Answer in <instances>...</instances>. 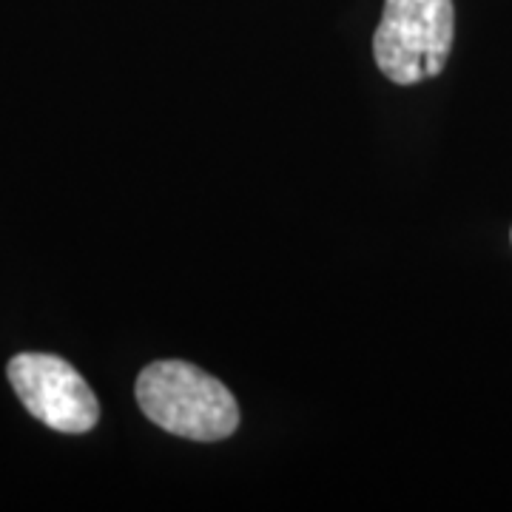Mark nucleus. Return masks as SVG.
Returning <instances> with one entry per match:
<instances>
[{"instance_id":"obj_2","label":"nucleus","mask_w":512,"mask_h":512,"mask_svg":"<svg viewBox=\"0 0 512 512\" xmlns=\"http://www.w3.org/2000/svg\"><path fill=\"white\" fill-rule=\"evenodd\" d=\"M456 40L453 0H384L373 35L376 66L399 86L439 77Z\"/></svg>"},{"instance_id":"obj_1","label":"nucleus","mask_w":512,"mask_h":512,"mask_svg":"<svg viewBox=\"0 0 512 512\" xmlns=\"http://www.w3.org/2000/svg\"><path fill=\"white\" fill-rule=\"evenodd\" d=\"M134 390L148 419L180 439L220 441L239 427L234 393L211 373L180 359L148 365Z\"/></svg>"},{"instance_id":"obj_3","label":"nucleus","mask_w":512,"mask_h":512,"mask_svg":"<svg viewBox=\"0 0 512 512\" xmlns=\"http://www.w3.org/2000/svg\"><path fill=\"white\" fill-rule=\"evenodd\" d=\"M6 376L23 407L57 433L80 436L100 419V402L89 382L66 359L52 353H20Z\"/></svg>"}]
</instances>
